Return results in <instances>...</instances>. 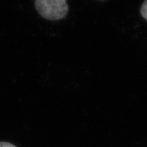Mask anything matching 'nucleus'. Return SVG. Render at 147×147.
Listing matches in <instances>:
<instances>
[{
    "label": "nucleus",
    "mask_w": 147,
    "mask_h": 147,
    "mask_svg": "<svg viewBox=\"0 0 147 147\" xmlns=\"http://www.w3.org/2000/svg\"><path fill=\"white\" fill-rule=\"evenodd\" d=\"M35 5L40 15L50 20L62 19L68 11L66 0H35Z\"/></svg>",
    "instance_id": "f257e3e1"
},
{
    "label": "nucleus",
    "mask_w": 147,
    "mask_h": 147,
    "mask_svg": "<svg viewBox=\"0 0 147 147\" xmlns=\"http://www.w3.org/2000/svg\"><path fill=\"white\" fill-rule=\"evenodd\" d=\"M141 14L143 18L147 20V0H146L145 2H143L141 7Z\"/></svg>",
    "instance_id": "f03ea898"
},
{
    "label": "nucleus",
    "mask_w": 147,
    "mask_h": 147,
    "mask_svg": "<svg viewBox=\"0 0 147 147\" xmlns=\"http://www.w3.org/2000/svg\"><path fill=\"white\" fill-rule=\"evenodd\" d=\"M0 147H17L14 145L7 142H0Z\"/></svg>",
    "instance_id": "7ed1b4c3"
}]
</instances>
